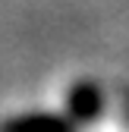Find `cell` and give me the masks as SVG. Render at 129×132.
<instances>
[{"label": "cell", "instance_id": "cell-1", "mask_svg": "<svg viewBox=\"0 0 129 132\" xmlns=\"http://www.w3.org/2000/svg\"><path fill=\"white\" fill-rule=\"evenodd\" d=\"M0 132H66V129L51 117H25V120H16V123H3Z\"/></svg>", "mask_w": 129, "mask_h": 132}]
</instances>
